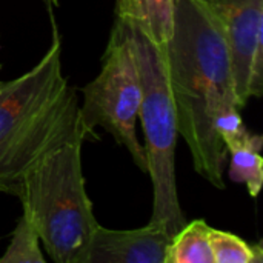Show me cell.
I'll use <instances>...</instances> for the list:
<instances>
[{"instance_id":"6da1fadb","label":"cell","mask_w":263,"mask_h":263,"mask_svg":"<svg viewBox=\"0 0 263 263\" xmlns=\"http://www.w3.org/2000/svg\"><path fill=\"white\" fill-rule=\"evenodd\" d=\"M162 54L179 134L190 148L194 170L217 190H225L228 153L214 129V117L220 108H239V103L222 28L203 0H176L173 35Z\"/></svg>"},{"instance_id":"7a4b0ae2","label":"cell","mask_w":263,"mask_h":263,"mask_svg":"<svg viewBox=\"0 0 263 263\" xmlns=\"http://www.w3.org/2000/svg\"><path fill=\"white\" fill-rule=\"evenodd\" d=\"M52 39L25 74L0 80V191L17 194L23 174L49 151L99 139L80 112L77 91L62 69V43L51 14Z\"/></svg>"},{"instance_id":"3957f363","label":"cell","mask_w":263,"mask_h":263,"mask_svg":"<svg viewBox=\"0 0 263 263\" xmlns=\"http://www.w3.org/2000/svg\"><path fill=\"white\" fill-rule=\"evenodd\" d=\"M83 140L68 142L35 162L22 177L17 197L55 263H85L99 222L88 197Z\"/></svg>"},{"instance_id":"277c9868","label":"cell","mask_w":263,"mask_h":263,"mask_svg":"<svg viewBox=\"0 0 263 263\" xmlns=\"http://www.w3.org/2000/svg\"><path fill=\"white\" fill-rule=\"evenodd\" d=\"M125 25L133 42L143 91L139 117L145 134L146 173L153 185V214L149 223L165 228L173 237L186 223L176 177L177 111L168 83L162 48L137 28Z\"/></svg>"},{"instance_id":"5b68a950","label":"cell","mask_w":263,"mask_h":263,"mask_svg":"<svg viewBox=\"0 0 263 263\" xmlns=\"http://www.w3.org/2000/svg\"><path fill=\"white\" fill-rule=\"evenodd\" d=\"M80 112L85 125L106 129L146 173V156L136 133L142 105V82L126 25L116 18L97 77L83 89Z\"/></svg>"},{"instance_id":"8992f818","label":"cell","mask_w":263,"mask_h":263,"mask_svg":"<svg viewBox=\"0 0 263 263\" xmlns=\"http://www.w3.org/2000/svg\"><path fill=\"white\" fill-rule=\"evenodd\" d=\"M216 15L231 59L239 108L263 91V0H203Z\"/></svg>"},{"instance_id":"52a82bcc","label":"cell","mask_w":263,"mask_h":263,"mask_svg":"<svg viewBox=\"0 0 263 263\" xmlns=\"http://www.w3.org/2000/svg\"><path fill=\"white\" fill-rule=\"evenodd\" d=\"M171 236L154 223L137 230H109L99 225L85 263H166Z\"/></svg>"},{"instance_id":"ba28073f","label":"cell","mask_w":263,"mask_h":263,"mask_svg":"<svg viewBox=\"0 0 263 263\" xmlns=\"http://www.w3.org/2000/svg\"><path fill=\"white\" fill-rule=\"evenodd\" d=\"M176 0H116V18L137 28L157 46L173 35Z\"/></svg>"},{"instance_id":"9c48e42d","label":"cell","mask_w":263,"mask_h":263,"mask_svg":"<svg viewBox=\"0 0 263 263\" xmlns=\"http://www.w3.org/2000/svg\"><path fill=\"white\" fill-rule=\"evenodd\" d=\"M230 154V177L233 182L245 183L248 194L257 197L263 185V159L260 156L263 139L245 128L223 139Z\"/></svg>"},{"instance_id":"30bf717a","label":"cell","mask_w":263,"mask_h":263,"mask_svg":"<svg viewBox=\"0 0 263 263\" xmlns=\"http://www.w3.org/2000/svg\"><path fill=\"white\" fill-rule=\"evenodd\" d=\"M211 228L203 219L186 222L171 237L166 263H214Z\"/></svg>"},{"instance_id":"8fae6325","label":"cell","mask_w":263,"mask_h":263,"mask_svg":"<svg viewBox=\"0 0 263 263\" xmlns=\"http://www.w3.org/2000/svg\"><path fill=\"white\" fill-rule=\"evenodd\" d=\"M0 263H45L39 233L26 213L20 216Z\"/></svg>"},{"instance_id":"7c38bea8","label":"cell","mask_w":263,"mask_h":263,"mask_svg":"<svg viewBox=\"0 0 263 263\" xmlns=\"http://www.w3.org/2000/svg\"><path fill=\"white\" fill-rule=\"evenodd\" d=\"M214 263H262V243L250 245L242 237L211 228L210 233Z\"/></svg>"},{"instance_id":"4fadbf2b","label":"cell","mask_w":263,"mask_h":263,"mask_svg":"<svg viewBox=\"0 0 263 263\" xmlns=\"http://www.w3.org/2000/svg\"><path fill=\"white\" fill-rule=\"evenodd\" d=\"M49 2H54V5H55V3H57V0H49Z\"/></svg>"}]
</instances>
